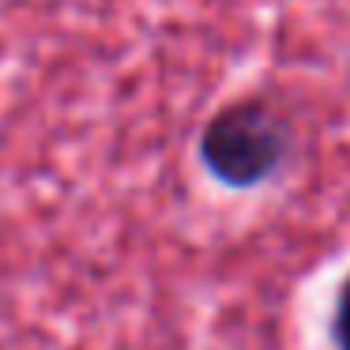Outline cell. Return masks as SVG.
<instances>
[{
	"label": "cell",
	"instance_id": "2",
	"mask_svg": "<svg viewBox=\"0 0 350 350\" xmlns=\"http://www.w3.org/2000/svg\"><path fill=\"white\" fill-rule=\"evenodd\" d=\"M332 347L350 350V275L339 282V294L332 305Z\"/></svg>",
	"mask_w": 350,
	"mask_h": 350
},
{
	"label": "cell",
	"instance_id": "1",
	"mask_svg": "<svg viewBox=\"0 0 350 350\" xmlns=\"http://www.w3.org/2000/svg\"><path fill=\"white\" fill-rule=\"evenodd\" d=\"M294 151L290 117L267 98L226 102L200 132V162L226 189L271 181Z\"/></svg>",
	"mask_w": 350,
	"mask_h": 350
}]
</instances>
